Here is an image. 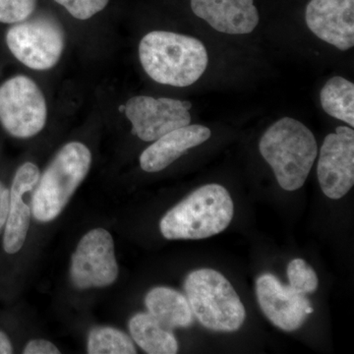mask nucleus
I'll list each match as a JSON object with an SVG mask.
<instances>
[{"instance_id":"obj_1","label":"nucleus","mask_w":354,"mask_h":354,"mask_svg":"<svg viewBox=\"0 0 354 354\" xmlns=\"http://www.w3.org/2000/svg\"><path fill=\"white\" fill-rule=\"evenodd\" d=\"M139 58L153 81L172 87L197 82L208 66V53L201 41L171 32H148L140 41Z\"/></svg>"},{"instance_id":"obj_2","label":"nucleus","mask_w":354,"mask_h":354,"mask_svg":"<svg viewBox=\"0 0 354 354\" xmlns=\"http://www.w3.org/2000/svg\"><path fill=\"white\" fill-rule=\"evenodd\" d=\"M259 150L271 165L279 185L286 191L304 185L318 155L313 133L290 118H281L268 128L260 140Z\"/></svg>"},{"instance_id":"obj_3","label":"nucleus","mask_w":354,"mask_h":354,"mask_svg":"<svg viewBox=\"0 0 354 354\" xmlns=\"http://www.w3.org/2000/svg\"><path fill=\"white\" fill-rule=\"evenodd\" d=\"M234 201L220 184H207L193 191L169 209L160 223L167 239H204L221 234L234 218Z\"/></svg>"},{"instance_id":"obj_4","label":"nucleus","mask_w":354,"mask_h":354,"mask_svg":"<svg viewBox=\"0 0 354 354\" xmlns=\"http://www.w3.org/2000/svg\"><path fill=\"white\" fill-rule=\"evenodd\" d=\"M193 315L203 327L214 332L241 329L246 310L230 281L213 269L191 272L184 283Z\"/></svg>"},{"instance_id":"obj_5","label":"nucleus","mask_w":354,"mask_h":354,"mask_svg":"<svg viewBox=\"0 0 354 354\" xmlns=\"http://www.w3.org/2000/svg\"><path fill=\"white\" fill-rule=\"evenodd\" d=\"M91 162L92 153L80 142H71L60 149L39 176L32 194L31 211L36 220L48 223L59 216L87 176Z\"/></svg>"},{"instance_id":"obj_6","label":"nucleus","mask_w":354,"mask_h":354,"mask_svg":"<svg viewBox=\"0 0 354 354\" xmlns=\"http://www.w3.org/2000/svg\"><path fill=\"white\" fill-rule=\"evenodd\" d=\"M6 44L13 57L28 68L44 71L58 64L65 48L62 24L50 16H37L14 24Z\"/></svg>"},{"instance_id":"obj_7","label":"nucleus","mask_w":354,"mask_h":354,"mask_svg":"<svg viewBox=\"0 0 354 354\" xmlns=\"http://www.w3.org/2000/svg\"><path fill=\"white\" fill-rule=\"evenodd\" d=\"M46 120V97L32 79L14 76L0 86V123L11 136H36L44 129Z\"/></svg>"},{"instance_id":"obj_8","label":"nucleus","mask_w":354,"mask_h":354,"mask_svg":"<svg viewBox=\"0 0 354 354\" xmlns=\"http://www.w3.org/2000/svg\"><path fill=\"white\" fill-rule=\"evenodd\" d=\"M71 279L81 290L113 285L118 276L113 236L104 228L84 235L72 257Z\"/></svg>"},{"instance_id":"obj_9","label":"nucleus","mask_w":354,"mask_h":354,"mask_svg":"<svg viewBox=\"0 0 354 354\" xmlns=\"http://www.w3.org/2000/svg\"><path fill=\"white\" fill-rule=\"evenodd\" d=\"M123 111L131 122L132 134L145 142L156 141L191 122V114L184 102L171 97L136 95L128 100Z\"/></svg>"},{"instance_id":"obj_10","label":"nucleus","mask_w":354,"mask_h":354,"mask_svg":"<svg viewBox=\"0 0 354 354\" xmlns=\"http://www.w3.org/2000/svg\"><path fill=\"white\" fill-rule=\"evenodd\" d=\"M317 174L321 189L330 199H341L353 187V128L339 127L335 133L326 136L321 147Z\"/></svg>"},{"instance_id":"obj_11","label":"nucleus","mask_w":354,"mask_h":354,"mask_svg":"<svg viewBox=\"0 0 354 354\" xmlns=\"http://www.w3.org/2000/svg\"><path fill=\"white\" fill-rule=\"evenodd\" d=\"M256 295L263 313L279 329L293 332L304 325L313 312L309 300L301 293L285 286L270 272L256 281Z\"/></svg>"},{"instance_id":"obj_12","label":"nucleus","mask_w":354,"mask_h":354,"mask_svg":"<svg viewBox=\"0 0 354 354\" xmlns=\"http://www.w3.org/2000/svg\"><path fill=\"white\" fill-rule=\"evenodd\" d=\"M305 20L310 31L339 50L354 46V0H310Z\"/></svg>"},{"instance_id":"obj_13","label":"nucleus","mask_w":354,"mask_h":354,"mask_svg":"<svg viewBox=\"0 0 354 354\" xmlns=\"http://www.w3.org/2000/svg\"><path fill=\"white\" fill-rule=\"evenodd\" d=\"M39 169L32 162H25L16 171L10 190V204L4 232L3 247L8 254H15L22 248L31 220V207L24 198L31 192L39 179Z\"/></svg>"},{"instance_id":"obj_14","label":"nucleus","mask_w":354,"mask_h":354,"mask_svg":"<svg viewBox=\"0 0 354 354\" xmlns=\"http://www.w3.org/2000/svg\"><path fill=\"white\" fill-rule=\"evenodd\" d=\"M193 13L218 32L245 35L259 23L254 0H191Z\"/></svg>"},{"instance_id":"obj_15","label":"nucleus","mask_w":354,"mask_h":354,"mask_svg":"<svg viewBox=\"0 0 354 354\" xmlns=\"http://www.w3.org/2000/svg\"><path fill=\"white\" fill-rule=\"evenodd\" d=\"M211 137V130L203 125H187L167 133L142 153L140 165L147 172L167 169L191 148L201 145Z\"/></svg>"},{"instance_id":"obj_16","label":"nucleus","mask_w":354,"mask_h":354,"mask_svg":"<svg viewBox=\"0 0 354 354\" xmlns=\"http://www.w3.org/2000/svg\"><path fill=\"white\" fill-rule=\"evenodd\" d=\"M145 304L149 313L169 329L188 328L194 321L187 298L172 288H153L146 295Z\"/></svg>"},{"instance_id":"obj_17","label":"nucleus","mask_w":354,"mask_h":354,"mask_svg":"<svg viewBox=\"0 0 354 354\" xmlns=\"http://www.w3.org/2000/svg\"><path fill=\"white\" fill-rule=\"evenodd\" d=\"M130 334L135 342L150 354H174L178 342L171 330L150 313H138L130 319Z\"/></svg>"},{"instance_id":"obj_18","label":"nucleus","mask_w":354,"mask_h":354,"mask_svg":"<svg viewBox=\"0 0 354 354\" xmlns=\"http://www.w3.org/2000/svg\"><path fill=\"white\" fill-rule=\"evenodd\" d=\"M325 113L354 127V84L335 76L325 84L320 93Z\"/></svg>"},{"instance_id":"obj_19","label":"nucleus","mask_w":354,"mask_h":354,"mask_svg":"<svg viewBox=\"0 0 354 354\" xmlns=\"http://www.w3.org/2000/svg\"><path fill=\"white\" fill-rule=\"evenodd\" d=\"M88 353L91 354H135L131 339L114 328H95L88 339Z\"/></svg>"},{"instance_id":"obj_20","label":"nucleus","mask_w":354,"mask_h":354,"mask_svg":"<svg viewBox=\"0 0 354 354\" xmlns=\"http://www.w3.org/2000/svg\"><path fill=\"white\" fill-rule=\"evenodd\" d=\"M288 278L292 290L301 295L314 292L318 288L316 272L304 259H293L288 266Z\"/></svg>"},{"instance_id":"obj_21","label":"nucleus","mask_w":354,"mask_h":354,"mask_svg":"<svg viewBox=\"0 0 354 354\" xmlns=\"http://www.w3.org/2000/svg\"><path fill=\"white\" fill-rule=\"evenodd\" d=\"M38 0H0V23L17 24L31 17Z\"/></svg>"},{"instance_id":"obj_22","label":"nucleus","mask_w":354,"mask_h":354,"mask_svg":"<svg viewBox=\"0 0 354 354\" xmlns=\"http://www.w3.org/2000/svg\"><path fill=\"white\" fill-rule=\"evenodd\" d=\"M78 20H88L104 10L109 0H53Z\"/></svg>"},{"instance_id":"obj_23","label":"nucleus","mask_w":354,"mask_h":354,"mask_svg":"<svg viewBox=\"0 0 354 354\" xmlns=\"http://www.w3.org/2000/svg\"><path fill=\"white\" fill-rule=\"evenodd\" d=\"M23 353L25 354H57L60 353L57 346L50 342L44 339H34L26 346Z\"/></svg>"},{"instance_id":"obj_24","label":"nucleus","mask_w":354,"mask_h":354,"mask_svg":"<svg viewBox=\"0 0 354 354\" xmlns=\"http://www.w3.org/2000/svg\"><path fill=\"white\" fill-rule=\"evenodd\" d=\"M10 204V191L0 183V230L6 225Z\"/></svg>"},{"instance_id":"obj_25","label":"nucleus","mask_w":354,"mask_h":354,"mask_svg":"<svg viewBox=\"0 0 354 354\" xmlns=\"http://www.w3.org/2000/svg\"><path fill=\"white\" fill-rule=\"evenodd\" d=\"M13 353L12 344L4 333L0 332V354Z\"/></svg>"}]
</instances>
